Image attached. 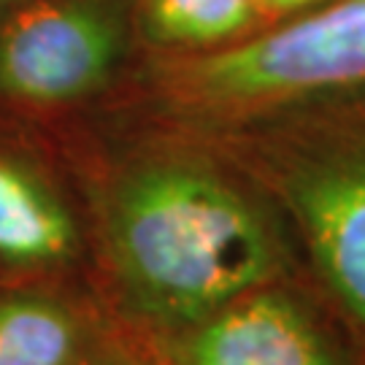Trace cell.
<instances>
[{
	"label": "cell",
	"mask_w": 365,
	"mask_h": 365,
	"mask_svg": "<svg viewBox=\"0 0 365 365\" xmlns=\"http://www.w3.org/2000/svg\"><path fill=\"white\" fill-rule=\"evenodd\" d=\"M49 133L111 317L165 341L247 289L306 274L276 203L203 130L114 101Z\"/></svg>",
	"instance_id": "1"
},
{
	"label": "cell",
	"mask_w": 365,
	"mask_h": 365,
	"mask_svg": "<svg viewBox=\"0 0 365 365\" xmlns=\"http://www.w3.org/2000/svg\"><path fill=\"white\" fill-rule=\"evenodd\" d=\"M203 133L268 192L314 287L365 346V90Z\"/></svg>",
	"instance_id": "2"
},
{
	"label": "cell",
	"mask_w": 365,
	"mask_h": 365,
	"mask_svg": "<svg viewBox=\"0 0 365 365\" xmlns=\"http://www.w3.org/2000/svg\"><path fill=\"white\" fill-rule=\"evenodd\" d=\"M365 90V0H325L298 19L192 54H138L117 101L200 130Z\"/></svg>",
	"instance_id": "3"
},
{
	"label": "cell",
	"mask_w": 365,
	"mask_h": 365,
	"mask_svg": "<svg viewBox=\"0 0 365 365\" xmlns=\"http://www.w3.org/2000/svg\"><path fill=\"white\" fill-rule=\"evenodd\" d=\"M138 60L133 0L0 3V117L54 130L111 106Z\"/></svg>",
	"instance_id": "4"
},
{
	"label": "cell",
	"mask_w": 365,
	"mask_h": 365,
	"mask_svg": "<svg viewBox=\"0 0 365 365\" xmlns=\"http://www.w3.org/2000/svg\"><path fill=\"white\" fill-rule=\"evenodd\" d=\"M71 284L90 287V241L68 160L49 130L0 117V289Z\"/></svg>",
	"instance_id": "5"
},
{
	"label": "cell",
	"mask_w": 365,
	"mask_h": 365,
	"mask_svg": "<svg viewBox=\"0 0 365 365\" xmlns=\"http://www.w3.org/2000/svg\"><path fill=\"white\" fill-rule=\"evenodd\" d=\"M160 344L176 365H365V346L309 274L247 289Z\"/></svg>",
	"instance_id": "6"
},
{
	"label": "cell",
	"mask_w": 365,
	"mask_h": 365,
	"mask_svg": "<svg viewBox=\"0 0 365 365\" xmlns=\"http://www.w3.org/2000/svg\"><path fill=\"white\" fill-rule=\"evenodd\" d=\"M101 312L87 284L0 289V365H84Z\"/></svg>",
	"instance_id": "7"
},
{
	"label": "cell",
	"mask_w": 365,
	"mask_h": 365,
	"mask_svg": "<svg viewBox=\"0 0 365 365\" xmlns=\"http://www.w3.org/2000/svg\"><path fill=\"white\" fill-rule=\"evenodd\" d=\"M255 0H133L138 54H192L244 38Z\"/></svg>",
	"instance_id": "8"
},
{
	"label": "cell",
	"mask_w": 365,
	"mask_h": 365,
	"mask_svg": "<svg viewBox=\"0 0 365 365\" xmlns=\"http://www.w3.org/2000/svg\"><path fill=\"white\" fill-rule=\"evenodd\" d=\"M84 365H176L165 346L138 327L101 312Z\"/></svg>",
	"instance_id": "9"
},
{
	"label": "cell",
	"mask_w": 365,
	"mask_h": 365,
	"mask_svg": "<svg viewBox=\"0 0 365 365\" xmlns=\"http://www.w3.org/2000/svg\"><path fill=\"white\" fill-rule=\"evenodd\" d=\"M257 3V14L260 16H271V19H287L292 14H303L325 3V0H255Z\"/></svg>",
	"instance_id": "10"
},
{
	"label": "cell",
	"mask_w": 365,
	"mask_h": 365,
	"mask_svg": "<svg viewBox=\"0 0 365 365\" xmlns=\"http://www.w3.org/2000/svg\"><path fill=\"white\" fill-rule=\"evenodd\" d=\"M0 3H6V0H0Z\"/></svg>",
	"instance_id": "11"
}]
</instances>
